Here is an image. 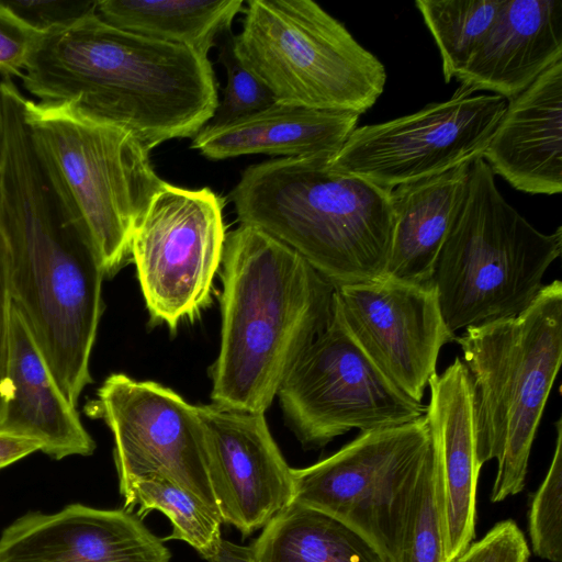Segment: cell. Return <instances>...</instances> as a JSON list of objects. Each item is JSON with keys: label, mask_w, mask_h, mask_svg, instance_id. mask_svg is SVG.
Listing matches in <instances>:
<instances>
[{"label": "cell", "mask_w": 562, "mask_h": 562, "mask_svg": "<svg viewBox=\"0 0 562 562\" xmlns=\"http://www.w3.org/2000/svg\"><path fill=\"white\" fill-rule=\"evenodd\" d=\"M554 426L553 457L544 480L532 495L528 526L533 553L550 562H562V418Z\"/></svg>", "instance_id": "28"}, {"label": "cell", "mask_w": 562, "mask_h": 562, "mask_svg": "<svg viewBox=\"0 0 562 562\" xmlns=\"http://www.w3.org/2000/svg\"><path fill=\"white\" fill-rule=\"evenodd\" d=\"M85 412L102 419L112 431L121 496L136 480L161 474L218 514L209 477L205 431L196 405L156 382L113 373Z\"/></svg>", "instance_id": "13"}, {"label": "cell", "mask_w": 562, "mask_h": 562, "mask_svg": "<svg viewBox=\"0 0 562 562\" xmlns=\"http://www.w3.org/2000/svg\"><path fill=\"white\" fill-rule=\"evenodd\" d=\"M3 97H2V88H1V80H0V165H1V157H2V142H3Z\"/></svg>", "instance_id": "36"}, {"label": "cell", "mask_w": 562, "mask_h": 562, "mask_svg": "<svg viewBox=\"0 0 562 562\" xmlns=\"http://www.w3.org/2000/svg\"><path fill=\"white\" fill-rule=\"evenodd\" d=\"M223 200L210 188L166 182L131 240V257L151 319L175 329L210 301L226 238Z\"/></svg>", "instance_id": "12"}, {"label": "cell", "mask_w": 562, "mask_h": 562, "mask_svg": "<svg viewBox=\"0 0 562 562\" xmlns=\"http://www.w3.org/2000/svg\"><path fill=\"white\" fill-rule=\"evenodd\" d=\"M426 406L434 458L441 562H453L475 537L476 458L474 389L462 359L457 357L429 382Z\"/></svg>", "instance_id": "17"}, {"label": "cell", "mask_w": 562, "mask_h": 562, "mask_svg": "<svg viewBox=\"0 0 562 562\" xmlns=\"http://www.w3.org/2000/svg\"><path fill=\"white\" fill-rule=\"evenodd\" d=\"M331 158L246 168L229 194L238 221L291 247L335 286L381 280L394 224L391 190L336 170Z\"/></svg>", "instance_id": "4"}, {"label": "cell", "mask_w": 562, "mask_h": 562, "mask_svg": "<svg viewBox=\"0 0 562 562\" xmlns=\"http://www.w3.org/2000/svg\"><path fill=\"white\" fill-rule=\"evenodd\" d=\"M33 153L64 223L97 249L105 277L131 256L133 233L166 183L127 128L74 101L22 94Z\"/></svg>", "instance_id": "5"}, {"label": "cell", "mask_w": 562, "mask_h": 562, "mask_svg": "<svg viewBox=\"0 0 562 562\" xmlns=\"http://www.w3.org/2000/svg\"><path fill=\"white\" fill-rule=\"evenodd\" d=\"M434 449L411 491L393 562H441Z\"/></svg>", "instance_id": "27"}, {"label": "cell", "mask_w": 562, "mask_h": 562, "mask_svg": "<svg viewBox=\"0 0 562 562\" xmlns=\"http://www.w3.org/2000/svg\"><path fill=\"white\" fill-rule=\"evenodd\" d=\"M21 82L37 101H74L127 128L148 151L193 138L220 102L206 55L112 26L95 7L45 34Z\"/></svg>", "instance_id": "2"}, {"label": "cell", "mask_w": 562, "mask_h": 562, "mask_svg": "<svg viewBox=\"0 0 562 562\" xmlns=\"http://www.w3.org/2000/svg\"><path fill=\"white\" fill-rule=\"evenodd\" d=\"M561 251L562 227L538 231L505 200L486 161L475 159L432 278L449 330L521 313Z\"/></svg>", "instance_id": "7"}, {"label": "cell", "mask_w": 562, "mask_h": 562, "mask_svg": "<svg viewBox=\"0 0 562 562\" xmlns=\"http://www.w3.org/2000/svg\"><path fill=\"white\" fill-rule=\"evenodd\" d=\"M506 104L460 86L446 101L356 127L330 165L386 190L443 173L482 157Z\"/></svg>", "instance_id": "11"}, {"label": "cell", "mask_w": 562, "mask_h": 562, "mask_svg": "<svg viewBox=\"0 0 562 562\" xmlns=\"http://www.w3.org/2000/svg\"><path fill=\"white\" fill-rule=\"evenodd\" d=\"M431 449L426 415L362 431L334 454L292 469L293 502L352 527L393 562L411 491Z\"/></svg>", "instance_id": "9"}, {"label": "cell", "mask_w": 562, "mask_h": 562, "mask_svg": "<svg viewBox=\"0 0 562 562\" xmlns=\"http://www.w3.org/2000/svg\"><path fill=\"white\" fill-rule=\"evenodd\" d=\"M471 164L391 190L394 215L387 279L427 283L465 194Z\"/></svg>", "instance_id": "22"}, {"label": "cell", "mask_w": 562, "mask_h": 562, "mask_svg": "<svg viewBox=\"0 0 562 562\" xmlns=\"http://www.w3.org/2000/svg\"><path fill=\"white\" fill-rule=\"evenodd\" d=\"M304 448L317 449L352 429L413 422L426 406L400 391L355 341L333 306L326 328L302 352L278 394Z\"/></svg>", "instance_id": "10"}, {"label": "cell", "mask_w": 562, "mask_h": 562, "mask_svg": "<svg viewBox=\"0 0 562 562\" xmlns=\"http://www.w3.org/2000/svg\"><path fill=\"white\" fill-rule=\"evenodd\" d=\"M232 27L217 38L218 63L226 70L227 83L223 100L206 124L220 126L270 106L277 100L271 91L241 63L235 52Z\"/></svg>", "instance_id": "29"}, {"label": "cell", "mask_w": 562, "mask_h": 562, "mask_svg": "<svg viewBox=\"0 0 562 562\" xmlns=\"http://www.w3.org/2000/svg\"><path fill=\"white\" fill-rule=\"evenodd\" d=\"M482 158L530 194L562 191V60L510 99Z\"/></svg>", "instance_id": "19"}, {"label": "cell", "mask_w": 562, "mask_h": 562, "mask_svg": "<svg viewBox=\"0 0 562 562\" xmlns=\"http://www.w3.org/2000/svg\"><path fill=\"white\" fill-rule=\"evenodd\" d=\"M360 115L276 101L268 108L220 126L205 125L191 148L212 160L250 154L335 157Z\"/></svg>", "instance_id": "21"}, {"label": "cell", "mask_w": 562, "mask_h": 562, "mask_svg": "<svg viewBox=\"0 0 562 562\" xmlns=\"http://www.w3.org/2000/svg\"><path fill=\"white\" fill-rule=\"evenodd\" d=\"M222 328L212 403L266 413L302 352L328 325L335 285L259 228L226 233Z\"/></svg>", "instance_id": "3"}, {"label": "cell", "mask_w": 562, "mask_h": 562, "mask_svg": "<svg viewBox=\"0 0 562 562\" xmlns=\"http://www.w3.org/2000/svg\"><path fill=\"white\" fill-rule=\"evenodd\" d=\"M243 4L241 0H99L95 13L117 29L207 56Z\"/></svg>", "instance_id": "24"}, {"label": "cell", "mask_w": 562, "mask_h": 562, "mask_svg": "<svg viewBox=\"0 0 562 562\" xmlns=\"http://www.w3.org/2000/svg\"><path fill=\"white\" fill-rule=\"evenodd\" d=\"M235 35L241 63L277 101L363 114L386 83L384 65L311 0H248Z\"/></svg>", "instance_id": "8"}, {"label": "cell", "mask_w": 562, "mask_h": 562, "mask_svg": "<svg viewBox=\"0 0 562 562\" xmlns=\"http://www.w3.org/2000/svg\"><path fill=\"white\" fill-rule=\"evenodd\" d=\"M503 0H418L416 8L438 47L445 81L465 67L494 24Z\"/></svg>", "instance_id": "26"}, {"label": "cell", "mask_w": 562, "mask_h": 562, "mask_svg": "<svg viewBox=\"0 0 562 562\" xmlns=\"http://www.w3.org/2000/svg\"><path fill=\"white\" fill-rule=\"evenodd\" d=\"M529 555L522 531L514 520L507 519L494 525L453 562H528Z\"/></svg>", "instance_id": "31"}, {"label": "cell", "mask_w": 562, "mask_h": 562, "mask_svg": "<svg viewBox=\"0 0 562 562\" xmlns=\"http://www.w3.org/2000/svg\"><path fill=\"white\" fill-rule=\"evenodd\" d=\"M122 497L123 509L132 512L137 506L140 519L153 510L168 517L172 531L162 541L182 540L207 562L218 552L223 541L220 515L171 479L161 474L140 477Z\"/></svg>", "instance_id": "25"}, {"label": "cell", "mask_w": 562, "mask_h": 562, "mask_svg": "<svg viewBox=\"0 0 562 562\" xmlns=\"http://www.w3.org/2000/svg\"><path fill=\"white\" fill-rule=\"evenodd\" d=\"M559 60L562 1L503 0L494 24L456 80L509 101Z\"/></svg>", "instance_id": "20"}, {"label": "cell", "mask_w": 562, "mask_h": 562, "mask_svg": "<svg viewBox=\"0 0 562 562\" xmlns=\"http://www.w3.org/2000/svg\"><path fill=\"white\" fill-rule=\"evenodd\" d=\"M10 9L32 25L49 31L72 23L95 7V1L5 0Z\"/></svg>", "instance_id": "32"}, {"label": "cell", "mask_w": 562, "mask_h": 562, "mask_svg": "<svg viewBox=\"0 0 562 562\" xmlns=\"http://www.w3.org/2000/svg\"><path fill=\"white\" fill-rule=\"evenodd\" d=\"M162 539L125 509L70 504L31 512L0 536V562H170Z\"/></svg>", "instance_id": "16"}, {"label": "cell", "mask_w": 562, "mask_h": 562, "mask_svg": "<svg viewBox=\"0 0 562 562\" xmlns=\"http://www.w3.org/2000/svg\"><path fill=\"white\" fill-rule=\"evenodd\" d=\"M53 376L26 322L12 304L5 376L0 396V431L37 441L60 460L91 456L95 442Z\"/></svg>", "instance_id": "18"}, {"label": "cell", "mask_w": 562, "mask_h": 562, "mask_svg": "<svg viewBox=\"0 0 562 562\" xmlns=\"http://www.w3.org/2000/svg\"><path fill=\"white\" fill-rule=\"evenodd\" d=\"M333 306L355 341L405 395L422 403L452 334L434 281L387 278L335 286Z\"/></svg>", "instance_id": "14"}, {"label": "cell", "mask_w": 562, "mask_h": 562, "mask_svg": "<svg viewBox=\"0 0 562 562\" xmlns=\"http://www.w3.org/2000/svg\"><path fill=\"white\" fill-rule=\"evenodd\" d=\"M249 547L255 562H389L352 527L296 502L269 521Z\"/></svg>", "instance_id": "23"}, {"label": "cell", "mask_w": 562, "mask_h": 562, "mask_svg": "<svg viewBox=\"0 0 562 562\" xmlns=\"http://www.w3.org/2000/svg\"><path fill=\"white\" fill-rule=\"evenodd\" d=\"M196 408L220 517L246 538L293 502L292 468L274 441L265 413L213 403Z\"/></svg>", "instance_id": "15"}, {"label": "cell", "mask_w": 562, "mask_h": 562, "mask_svg": "<svg viewBox=\"0 0 562 562\" xmlns=\"http://www.w3.org/2000/svg\"><path fill=\"white\" fill-rule=\"evenodd\" d=\"M3 142L0 203L12 304L53 376L77 407L92 382L90 356L103 312L105 277L94 246L63 221L32 149L22 92L1 81Z\"/></svg>", "instance_id": "1"}, {"label": "cell", "mask_w": 562, "mask_h": 562, "mask_svg": "<svg viewBox=\"0 0 562 562\" xmlns=\"http://www.w3.org/2000/svg\"><path fill=\"white\" fill-rule=\"evenodd\" d=\"M36 451H41L37 441L0 431V470Z\"/></svg>", "instance_id": "34"}, {"label": "cell", "mask_w": 562, "mask_h": 562, "mask_svg": "<svg viewBox=\"0 0 562 562\" xmlns=\"http://www.w3.org/2000/svg\"><path fill=\"white\" fill-rule=\"evenodd\" d=\"M474 389L476 458L497 472L491 502L525 487L531 446L562 363V283L543 285L521 313L456 336Z\"/></svg>", "instance_id": "6"}, {"label": "cell", "mask_w": 562, "mask_h": 562, "mask_svg": "<svg viewBox=\"0 0 562 562\" xmlns=\"http://www.w3.org/2000/svg\"><path fill=\"white\" fill-rule=\"evenodd\" d=\"M209 562H255L249 546H240L224 540L215 557Z\"/></svg>", "instance_id": "35"}, {"label": "cell", "mask_w": 562, "mask_h": 562, "mask_svg": "<svg viewBox=\"0 0 562 562\" xmlns=\"http://www.w3.org/2000/svg\"><path fill=\"white\" fill-rule=\"evenodd\" d=\"M46 33L0 1L1 79L22 78Z\"/></svg>", "instance_id": "30"}, {"label": "cell", "mask_w": 562, "mask_h": 562, "mask_svg": "<svg viewBox=\"0 0 562 562\" xmlns=\"http://www.w3.org/2000/svg\"><path fill=\"white\" fill-rule=\"evenodd\" d=\"M11 306L12 297L9 277V251L0 203V396L5 376Z\"/></svg>", "instance_id": "33"}]
</instances>
